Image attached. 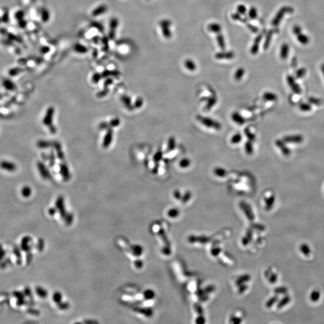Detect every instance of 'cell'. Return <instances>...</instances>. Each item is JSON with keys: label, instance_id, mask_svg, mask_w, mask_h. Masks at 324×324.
Wrapping results in <instances>:
<instances>
[{"label": "cell", "instance_id": "6da1fadb", "mask_svg": "<svg viewBox=\"0 0 324 324\" xmlns=\"http://www.w3.org/2000/svg\"><path fill=\"white\" fill-rule=\"evenodd\" d=\"M196 119L201 124L208 128L215 130L216 131H219L222 128L221 124L219 121L211 118L201 115H197L196 116Z\"/></svg>", "mask_w": 324, "mask_h": 324}, {"label": "cell", "instance_id": "7a4b0ae2", "mask_svg": "<svg viewBox=\"0 0 324 324\" xmlns=\"http://www.w3.org/2000/svg\"><path fill=\"white\" fill-rule=\"evenodd\" d=\"M294 11V9L292 7H290V6H283L278 11V12L277 13L276 15L275 16L274 18L272 19V25L274 26H277L281 20L283 19V16L286 13H293Z\"/></svg>", "mask_w": 324, "mask_h": 324}, {"label": "cell", "instance_id": "3957f363", "mask_svg": "<svg viewBox=\"0 0 324 324\" xmlns=\"http://www.w3.org/2000/svg\"><path fill=\"white\" fill-rule=\"evenodd\" d=\"M37 169L40 174V176L44 179H51L52 176L46 166L41 161H38L37 163Z\"/></svg>", "mask_w": 324, "mask_h": 324}, {"label": "cell", "instance_id": "277c9868", "mask_svg": "<svg viewBox=\"0 0 324 324\" xmlns=\"http://www.w3.org/2000/svg\"><path fill=\"white\" fill-rule=\"evenodd\" d=\"M54 112H55V110H54L53 107L52 106H50L47 109L46 112V114L44 116V118L43 119V122L45 125L50 126V125L52 124V120H53V117L54 115Z\"/></svg>", "mask_w": 324, "mask_h": 324}, {"label": "cell", "instance_id": "5b68a950", "mask_svg": "<svg viewBox=\"0 0 324 324\" xmlns=\"http://www.w3.org/2000/svg\"><path fill=\"white\" fill-rule=\"evenodd\" d=\"M0 168L9 172H14L17 169L16 164L8 160H2L0 162Z\"/></svg>", "mask_w": 324, "mask_h": 324}, {"label": "cell", "instance_id": "8992f818", "mask_svg": "<svg viewBox=\"0 0 324 324\" xmlns=\"http://www.w3.org/2000/svg\"><path fill=\"white\" fill-rule=\"evenodd\" d=\"M287 82L291 89L296 94H299L301 92V89L298 84L295 82L294 77L291 75H287L286 77Z\"/></svg>", "mask_w": 324, "mask_h": 324}, {"label": "cell", "instance_id": "52a82bcc", "mask_svg": "<svg viewBox=\"0 0 324 324\" xmlns=\"http://www.w3.org/2000/svg\"><path fill=\"white\" fill-rule=\"evenodd\" d=\"M304 139L301 135L296 134V135H290L284 137L283 141L285 143H300L303 141Z\"/></svg>", "mask_w": 324, "mask_h": 324}, {"label": "cell", "instance_id": "ba28073f", "mask_svg": "<svg viewBox=\"0 0 324 324\" xmlns=\"http://www.w3.org/2000/svg\"><path fill=\"white\" fill-rule=\"evenodd\" d=\"M59 173H61L64 181H67L70 179L71 175L69 172L68 166L65 163H62L59 165Z\"/></svg>", "mask_w": 324, "mask_h": 324}, {"label": "cell", "instance_id": "9c48e42d", "mask_svg": "<svg viewBox=\"0 0 324 324\" xmlns=\"http://www.w3.org/2000/svg\"><path fill=\"white\" fill-rule=\"evenodd\" d=\"M107 133L104 136L103 141V147L104 148H107L109 146V145L111 144L112 139H113V131L112 130L109 128L107 130Z\"/></svg>", "mask_w": 324, "mask_h": 324}, {"label": "cell", "instance_id": "30bf717a", "mask_svg": "<svg viewBox=\"0 0 324 324\" xmlns=\"http://www.w3.org/2000/svg\"><path fill=\"white\" fill-rule=\"evenodd\" d=\"M231 119L238 125H243L245 122V119L238 112H233L230 115Z\"/></svg>", "mask_w": 324, "mask_h": 324}, {"label": "cell", "instance_id": "8fae6325", "mask_svg": "<svg viewBox=\"0 0 324 324\" xmlns=\"http://www.w3.org/2000/svg\"><path fill=\"white\" fill-rule=\"evenodd\" d=\"M1 83H2V86L6 90H8V91H13L16 90L17 88V86L15 85V83L11 80L8 78H4L2 80Z\"/></svg>", "mask_w": 324, "mask_h": 324}, {"label": "cell", "instance_id": "7c38bea8", "mask_svg": "<svg viewBox=\"0 0 324 324\" xmlns=\"http://www.w3.org/2000/svg\"><path fill=\"white\" fill-rule=\"evenodd\" d=\"M275 144L281 150L283 154L284 155H289L290 154V150L285 145V142L283 140L277 139L275 141Z\"/></svg>", "mask_w": 324, "mask_h": 324}, {"label": "cell", "instance_id": "4fadbf2b", "mask_svg": "<svg viewBox=\"0 0 324 324\" xmlns=\"http://www.w3.org/2000/svg\"><path fill=\"white\" fill-rule=\"evenodd\" d=\"M217 98L215 95H213L208 98H205V101H206L205 109L206 110H210L213 107H214L217 103Z\"/></svg>", "mask_w": 324, "mask_h": 324}, {"label": "cell", "instance_id": "5bb4252c", "mask_svg": "<svg viewBox=\"0 0 324 324\" xmlns=\"http://www.w3.org/2000/svg\"><path fill=\"white\" fill-rule=\"evenodd\" d=\"M289 46L287 43H283L281 46L280 50V58L284 60L286 59L289 56Z\"/></svg>", "mask_w": 324, "mask_h": 324}, {"label": "cell", "instance_id": "9a60e30c", "mask_svg": "<svg viewBox=\"0 0 324 324\" xmlns=\"http://www.w3.org/2000/svg\"><path fill=\"white\" fill-rule=\"evenodd\" d=\"M52 147H53L55 148V149L56 150V155H57L58 158L59 160H63L64 158V153H63L62 151V148H61V144L57 141H53V144H52Z\"/></svg>", "mask_w": 324, "mask_h": 324}, {"label": "cell", "instance_id": "2e32d148", "mask_svg": "<svg viewBox=\"0 0 324 324\" xmlns=\"http://www.w3.org/2000/svg\"><path fill=\"white\" fill-rule=\"evenodd\" d=\"M121 101L123 103L126 108L129 110H132L134 109V106L131 104V98L130 97L126 95H123L121 97Z\"/></svg>", "mask_w": 324, "mask_h": 324}, {"label": "cell", "instance_id": "e0dca14e", "mask_svg": "<svg viewBox=\"0 0 324 324\" xmlns=\"http://www.w3.org/2000/svg\"><path fill=\"white\" fill-rule=\"evenodd\" d=\"M214 174L219 178L225 177L227 175V170L222 167H216L213 170Z\"/></svg>", "mask_w": 324, "mask_h": 324}, {"label": "cell", "instance_id": "ac0fdd59", "mask_svg": "<svg viewBox=\"0 0 324 324\" xmlns=\"http://www.w3.org/2000/svg\"><path fill=\"white\" fill-rule=\"evenodd\" d=\"M278 29H271L270 31H269L266 34V39H265V43H264V49H266L268 48L269 46V44H270V42H271V38H272V35L274 33L276 32L277 31H278Z\"/></svg>", "mask_w": 324, "mask_h": 324}, {"label": "cell", "instance_id": "d6986e66", "mask_svg": "<svg viewBox=\"0 0 324 324\" xmlns=\"http://www.w3.org/2000/svg\"><path fill=\"white\" fill-rule=\"evenodd\" d=\"M275 202V196L274 195H271L270 196L268 197H265V209L267 211L270 210L274 203Z\"/></svg>", "mask_w": 324, "mask_h": 324}, {"label": "cell", "instance_id": "ffe728a7", "mask_svg": "<svg viewBox=\"0 0 324 324\" xmlns=\"http://www.w3.org/2000/svg\"><path fill=\"white\" fill-rule=\"evenodd\" d=\"M53 142L48 141V140H40L37 143V146L38 148L40 149H46L50 147H52Z\"/></svg>", "mask_w": 324, "mask_h": 324}, {"label": "cell", "instance_id": "44dd1931", "mask_svg": "<svg viewBox=\"0 0 324 324\" xmlns=\"http://www.w3.org/2000/svg\"><path fill=\"white\" fill-rule=\"evenodd\" d=\"M253 142L250 140H247L244 144V151L248 155H251L254 152V146Z\"/></svg>", "mask_w": 324, "mask_h": 324}, {"label": "cell", "instance_id": "7402d4cb", "mask_svg": "<svg viewBox=\"0 0 324 324\" xmlns=\"http://www.w3.org/2000/svg\"><path fill=\"white\" fill-rule=\"evenodd\" d=\"M244 134L246 136L248 140L254 142L256 139V134L255 133L250 130V127H247L244 130Z\"/></svg>", "mask_w": 324, "mask_h": 324}, {"label": "cell", "instance_id": "603a6c76", "mask_svg": "<svg viewBox=\"0 0 324 324\" xmlns=\"http://www.w3.org/2000/svg\"><path fill=\"white\" fill-rule=\"evenodd\" d=\"M262 38V34H260L256 37V40H255V41H254V44H253V47H251V53H253V54H255L258 52L259 44V43H260Z\"/></svg>", "mask_w": 324, "mask_h": 324}, {"label": "cell", "instance_id": "cb8c5ba5", "mask_svg": "<svg viewBox=\"0 0 324 324\" xmlns=\"http://www.w3.org/2000/svg\"><path fill=\"white\" fill-rule=\"evenodd\" d=\"M242 139V137L241 134L239 133H236L231 137L230 142L232 144L236 145V144L239 143L241 142Z\"/></svg>", "mask_w": 324, "mask_h": 324}, {"label": "cell", "instance_id": "d4e9b609", "mask_svg": "<svg viewBox=\"0 0 324 324\" xmlns=\"http://www.w3.org/2000/svg\"><path fill=\"white\" fill-rule=\"evenodd\" d=\"M191 161L188 158H183L179 162V166L182 169H187L191 165Z\"/></svg>", "mask_w": 324, "mask_h": 324}, {"label": "cell", "instance_id": "484cf974", "mask_svg": "<svg viewBox=\"0 0 324 324\" xmlns=\"http://www.w3.org/2000/svg\"><path fill=\"white\" fill-rule=\"evenodd\" d=\"M263 98L266 101H275L277 99V96L273 92H265L263 94Z\"/></svg>", "mask_w": 324, "mask_h": 324}, {"label": "cell", "instance_id": "4316f807", "mask_svg": "<svg viewBox=\"0 0 324 324\" xmlns=\"http://www.w3.org/2000/svg\"><path fill=\"white\" fill-rule=\"evenodd\" d=\"M176 147V139L173 136H170L167 140V151H171Z\"/></svg>", "mask_w": 324, "mask_h": 324}, {"label": "cell", "instance_id": "83f0119b", "mask_svg": "<svg viewBox=\"0 0 324 324\" xmlns=\"http://www.w3.org/2000/svg\"><path fill=\"white\" fill-rule=\"evenodd\" d=\"M297 40H298V41L302 44H307L309 43V38L308 37L307 35H306L305 34H299V35H297Z\"/></svg>", "mask_w": 324, "mask_h": 324}, {"label": "cell", "instance_id": "f1b7e54d", "mask_svg": "<svg viewBox=\"0 0 324 324\" xmlns=\"http://www.w3.org/2000/svg\"><path fill=\"white\" fill-rule=\"evenodd\" d=\"M244 73H245V70H244V68H239L237 69V70L235 71V75H234L235 79L236 80H238V81L241 80V79L244 76Z\"/></svg>", "mask_w": 324, "mask_h": 324}, {"label": "cell", "instance_id": "f546056e", "mask_svg": "<svg viewBox=\"0 0 324 324\" xmlns=\"http://www.w3.org/2000/svg\"><path fill=\"white\" fill-rule=\"evenodd\" d=\"M184 64H185V67L191 71H194L196 68V65L195 63L191 59H187V61H185Z\"/></svg>", "mask_w": 324, "mask_h": 324}, {"label": "cell", "instance_id": "4dcf8cb0", "mask_svg": "<svg viewBox=\"0 0 324 324\" xmlns=\"http://www.w3.org/2000/svg\"><path fill=\"white\" fill-rule=\"evenodd\" d=\"M290 301V296H285L283 298L281 299V300H280L279 301V302L277 304V307L278 308H281L282 307H283L284 306H285L286 304H287Z\"/></svg>", "mask_w": 324, "mask_h": 324}, {"label": "cell", "instance_id": "1f68e13d", "mask_svg": "<svg viewBox=\"0 0 324 324\" xmlns=\"http://www.w3.org/2000/svg\"><path fill=\"white\" fill-rule=\"evenodd\" d=\"M208 29L209 31H211V32H219L220 31H221V26L218 23H211L210 24L209 26H208Z\"/></svg>", "mask_w": 324, "mask_h": 324}, {"label": "cell", "instance_id": "d6a6232c", "mask_svg": "<svg viewBox=\"0 0 324 324\" xmlns=\"http://www.w3.org/2000/svg\"><path fill=\"white\" fill-rule=\"evenodd\" d=\"M31 193H32V190L31 189V188L29 187V186H25L22 188V190H21V193H22V195L24 197H28L31 196Z\"/></svg>", "mask_w": 324, "mask_h": 324}, {"label": "cell", "instance_id": "836d02e7", "mask_svg": "<svg viewBox=\"0 0 324 324\" xmlns=\"http://www.w3.org/2000/svg\"><path fill=\"white\" fill-rule=\"evenodd\" d=\"M192 197V193L190 191H186L185 193L182 195L181 198V201L182 203H187L188 202Z\"/></svg>", "mask_w": 324, "mask_h": 324}, {"label": "cell", "instance_id": "e575fe53", "mask_svg": "<svg viewBox=\"0 0 324 324\" xmlns=\"http://www.w3.org/2000/svg\"><path fill=\"white\" fill-rule=\"evenodd\" d=\"M320 292L319 290H314L311 292L310 295V299L312 301L316 302L319 300V299L320 298Z\"/></svg>", "mask_w": 324, "mask_h": 324}, {"label": "cell", "instance_id": "d590c367", "mask_svg": "<svg viewBox=\"0 0 324 324\" xmlns=\"http://www.w3.org/2000/svg\"><path fill=\"white\" fill-rule=\"evenodd\" d=\"M167 215L170 218H176L179 215V211L177 208H170L167 211Z\"/></svg>", "mask_w": 324, "mask_h": 324}, {"label": "cell", "instance_id": "8d00e7d4", "mask_svg": "<svg viewBox=\"0 0 324 324\" xmlns=\"http://www.w3.org/2000/svg\"><path fill=\"white\" fill-rule=\"evenodd\" d=\"M300 250L301 251V252L305 256H308L310 252H311V250L310 248H309V247L305 244H302V245H301L300 246Z\"/></svg>", "mask_w": 324, "mask_h": 324}, {"label": "cell", "instance_id": "74e56055", "mask_svg": "<svg viewBox=\"0 0 324 324\" xmlns=\"http://www.w3.org/2000/svg\"><path fill=\"white\" fill-rule=\"evenodd\" d=\"M305 74H306V69L305 68H301L296 71L295 76L297 79H299L304 77L305 75Z\"/></svg>", "mask_w": 324, "mask_h": 324}, {"label": "cell", "instance_id": "f35d334b", "mask_svg": "<svg viewBox=\"0 0 324 324\" xmlns=\"http://www.w3.org/2000/svg\"><path fill=\"white\" fill-rule=\"evenodd\" d=\"M248 14H249V17L252 19H254L257 17V11L256 10V8L254 7H251L249 11V13H248Z\"/></svg>", "mask_w": 324, "mask_h": 324}, {"label": "cell", "instance_id": "ab89813d", "mask_svg": "<svg viewBox=\"0 0 324 324\" xmlns=\"http://www.w3.org/2000/svg\"><path fill=\"white\" fill-rule=\"evenodd\" d=\"M143 104V98H141V97H138L134 103V108H136V109H139L140 107H141Z\"/></svg>", "mask_w": 324, "mask_h": 324}, {"label": "cell", "instance_id": "60d3db41", "mask_svg": "<svg viewBox=\"0 0 324 324\" xmlns=\"http://www.w3.org/2000/svg\"><path fill=\"white\" fill-rule=\"evenodd\" d=\"M278 300V298L277 296H273L271 298L266 302V307L268 308H269L273 305L274 303H275Z\"/></svg>", "mask_w": 324, "mask_h": 324}, {"label": "cell", "instance_id": "b9f144b4", "mask_svg": "<svg viewBox=\"0 0 324 324\" xmlns=\"http://www.w3.org/2000/svg\"><path fill=\"white\" fill-rule=\"evenodd\" d=\"M162 157H163V152L161 151H158L155 154V155H154L153 158H154V160L155 162L158 163V161H160L161 160Z\"/></svg>", "mask_w": 324, "mask_h": 324}, {"label": "cell", "instance_id": "7bdbcfd3", "mask_svg": "<svg viewBox=\"0 0 324 324\" xmlns=\"http://www.w3.org/2000/svg\"><path fill=\"white\" fill-rule=\"evenodd\" d=\"M292 31H293V33L297 36L299 34L302 33V28L299 25H295L292 28Z\"/></svg>", "mask_w": 324, "mask_h": 324}, {"label": "cell", "instance_id": "ee69618b", "mask_svg": "<svg viewBox=\"0 0 324 324\" xmlns=\"http://www.w3.org/2000/svg\"><path fill=\"white\" fill-rule=\"evenodd\" d=\"M311 106L307 103H301L299 105V109L304 112L309 111L311 110Z\"/></svg>", "mask_w": 324, "mask_h": 324}, {"label": "cell", "instance_id": "f6af8a7d", "mask_svg": "<svg viewBox=\"0 0 324 324\" xmlns=\"http://www.w3.org/2000/svg\"><path fill=\"white\" fill-rule=\"evenodd\" d=\"M173 196L176 200H181L182 195L181 191L179 190L176 189L173 192Z\"/></svg>", "mask_w": 324, "mask_h": 324}, {"label": "cell", "instance_id": "bcb514c9", "mask_svg": "<svg viewBox=\"0 0 324 324\" xmlns=\"http://www.w3.org/2000/svg\"><path fill=\"white\" fill-rule=\"evenodd\" d=\"M119 124H120V120L119 118H114L112 119L109 122V125L110 127H115L118 126Z\"/></svg>", "mask_w": 324, "mask_h": 324}, {"label": "cell", "instance_id": "7dc6e473", "mask_svg": "<svg viewBox=\"0 0 324 324\" xmlns=\"http://www.w3.org/2000/svg\"><path fill=\"white\" fill-rule=\"evenodd\" d=\"M109 92V89L107 88H104L103 90L98 92L97 94V97L98 98H102L103 97H105Z\"/></svg>", "mask_w": 324, "mask_h": 324}, {"label": "cell", "instance_id": "c3c4849f", "mask_svg": "<svg viewBox=\"0 0 324 324\" xmlns=\"http://www.w3.org/2000/svg\"><path fill=\"white\" fill-rule=\"evenodd\" d=\"M287 292V288L284 287H278V288L275 289V293H276L277 294H285Z\"/></svg>", "mask_w": 324, "mask_h": 324}, {"label": "cell", "instance_id": "681fc988", "mask_svg": "<svg viewBox=\"0 0 324 324\" xmlns=\"http://www.w3.org/2000/svg\"><path fill=\"white\" fill-rule=\"evenodd\" d=\"M23 17H24V15H23V12L22 11H18L15 13L14 17L18 21L23 19Z\"/></svg>", "mask_w": 324, "mask_h": 324}, {"label": "cell", "instance_id": "f907efd6", "mask_svg": "<svg viewBox=\"0 0 324 324\" xmlns=\"http://www.w3.org/2000/svg\"><path fill=\"white\" fill-rule=\"evenodd\" d=\"M50 161H49V166L50 167H53L54 165H55V154L53 153V152H51L50 154Z\"/></svg>", "mask_w": 324, "mask_h": 324}, {"label": "cell", "instance_id": "816d5d0a", "mask_svg": "<svg viewBox=\"0 0 324 324\" xmlns=\"http://www.w3.org/2000/svg\"><path fill=\"white\" fill-rule=\"evenodd\" d=\"M308 101L311 104H315V105H320L321 104V101L320 99L314 98V97H310L308 98Z\"/></svg>", "mask_w": 324, "mask_h": 324}, {"label": "cell", "instance_id": "f5cc1de1", "mask_svg": "<svg viewBox=\"0 0 324 324\" xmlns=\"http://www.w3.org/2000/svg\"><path fill=\"white\" fill-rule=\"evenodd\" d=\"M99 128L101 129V130H107L109 129V128H110V126L109 125V124L106 122H103L101 123H100L99 124Z\"/></svg>", "mask_w": 324, "mask_h": 324}, {"label": "cell", "instance_id": "db71d44e", "mask_svg": "<svg viewBox=\"0 0 324 324\" xmlns=\"http://www.w3.org/2000/svg\"><path fill=\"white\" fill-rule=\"evenodd\" d=\"M237 10H238L239 13L244 14H245V13L246 11V8H245V5H239L237 7Z\"/></svg>", "mask_w": 324, "mask_h": 324}, {"label": "cell", "instance_id": "11a10c76", "mask_svg": "<svg viewBox=\"0 0 324 324\" xmlns=\"http://www.w3.org/2000/svg\"><path fill=\"white\" fill-rule=\"evenodd\" d=\"M224 38H223V37H221H221H218V39H217V41H218V43L219 44L220 47L221 48H222V49H224V47H225V46H224L225 44H224Z\"/></svg>", "mask_w": 324, "mask_h": 324}, {"label": "cell", "instance_id": "9f6ffc18", "mask_svg": "<svg viewBox=\"0 0 324 324\" xmlns=\"http://www.w3.org/2000/svg\"><path fill=\"white\" fill-rule=\"evenodd\" d=\"M277 275L276 274H272L269 279V281L271 283H274L277 281Z\"/></svg>", "mask_w": 324, "mask_h": 324}, {"label": "cell", "instance_id": "6f0895ef", "mask_svg": "<svg viewBox=\"0 0 324 324\" xmlns=\"http://www.w3.org/2000/svg\"><path fill=\"white\" fill-rule=\"evenodd\" d=\"M100 79V75L99 74H94L93 76V77H92V82H94V83H97Z\"/></svg>", "mask_w": 324, "mask_h": 324}, {"label": "cell", "instance_id": "680465c9", "mask_svg": "<svg viewBox=\"0 0 324 324\" xmlns=\"http://www.w3.org/2000/svg\"><path fill=\"white\" fill-rule=\"evenodd\" d=\"M49 130H50V131L51 132V133L55 134V133H56V127H55L54 125H53L52 124L50 125L49 126Z\"/></svg>", "mask_w": 324, "mask_h": 324}, {"label": "cell", "instance_id": "91938a15", "mask_svg": "<svg viewBox=\"0 0 324 324\" xmlns=\"http://www.w3.org/2000/svg\"><path fill=\"white\" fill-rule=\"evenodd\" d=\"M291 65L293 67H296L297 65V59L296 58H293L291 61Z\"/></svg>", "mask_w": 324, "mask_h": 324}, {"label": "cell", "instance_id": "94428289", "mask_svg": "<svg viewBox=\"0 0 324 324\" xmlns=\"http://www.w3.org/2000/svg\"><path fill=\"white\" fill-rule=\"evenodd\" d=\"M112 80L111 79H107V80H106L105 82H104V88H107V87L109 85H110V84L112 83Z\"/></svg>", "mask_w": 324, "mask_h": 324}, {"label": "cell", "instance_id": "6125c7cd", "mask_svg": "<svg viewBox=\"0 0 324 324\" xmlns=\"http://www.w3.org/2000/svg\"><path fill=\"white\" fill-rule=\"evenodd\" d=\"M158 164H157V165L155 166V167L152 169V173H157V172H158Z\"/></svg>", "mask_w": 324, "mask_h": 324}, {"label": "cell", "instance_id": "be15d7a7", "mask_svg": "<svg viewBox=\"0 0 324 324\" xmlns=\"http://www.w3.org/2000/svg\"><path fill=\"white\" fill-rule=\"evenodd\" d=\"M321 70L323 74V76H324V63L322 64V65H321Z\"/></svg>", "mask_w": 324, "mask_h": 324}, {"label": "cell", "instance_id": "e7e4bbea", "mask_svg": "<svg viewBox=\"0 0 324 324\" xmlns=\"http://www.w3.org/2000/svg\"><path fill=\"white\" fill-rule=\"evenodd\" d=\"M2 22V18L0 16V23H1Z\"/></svg>", "mask_w": 324, "mask_h": 324}, {"label": "cell", "instance_id": "03108f58", "mask_svg": "<svg viewBox=\"0 0 324 324\" xmlns=\"http://www.w3.org/2000/svg\"><path fill=\"white\" fill-rule=\"evenodd\" d=\"M0 249H1V245H0Z\"/></svg>", "mask_w": 324, "mask_h": 324}]
</instances>
